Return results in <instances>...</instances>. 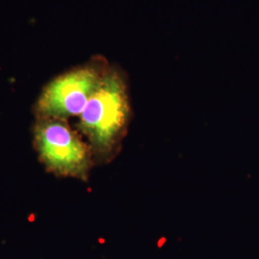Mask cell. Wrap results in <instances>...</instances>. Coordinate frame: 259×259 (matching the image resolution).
Returning a JSON list of instances; mask_svg holds the SVG:
<instances>
[{
  "mask_svg": "<svg viewBox=\"0 0 259 259\" xmlns=\"http://www.w3.org/2000/svg\"><path fill=\"white\" fill-rule=\"evenodd\" d=\"M33 139L39 160L48 171L59 177L87 180L93 166V151L67 121L36 118Z\"/></svg>",
  "mask_w": 259,
  "mask_h": 259,
  "instance_id": "7a4b0ae2",
  "label": "cell"
},
{
  "mask_svg": "<svg viewBox=\"0 0 259 259\" xmlns=\"http://www.w3.org/2000/svg\"><path fill=\"white\" fill-rule=\"evenodd\" d=\"M106 70L83 65L52 79L44 88L34 106L36 118L68 120L79 117Z\"/></svg>",
  "mask_w": 259,
  "mask_h": 259,
  "instance_id": "3957f363",
  "label": "cell"
},
{
  "mask_svg": "<svg viewBox=\"0 0 259 259\" xmlns=\"http://www.w3.org/2000/svg\"><path fill=\"white\" fill-rule=\"evenodd\" d=\"M129 113L128 95L122 77L115 70H106L78 123L93 157L107 161L115 154L126 131Z\"/></svg>",
  "mask_w": 259,
  "mask_h": 259,
  "instance_id": "6da1fadb",
  "label": "cell"
}]
</instances>
